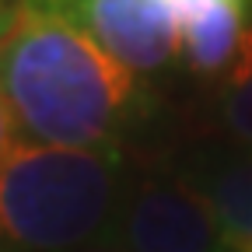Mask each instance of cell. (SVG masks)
Returning <instances> with one entry per match:
<instances>
[{"label": "cell", "instance_id": "1", "mask_svg": "<svg viewBox=\"0 0 252 252\" xmlns=\"http://www.w3.org/2000/svg\"><path fill=\"white\" fill-rule=\"evenodd\" d=\"M0 91L18 137L46 147H119L154 109L147 81L46 0L7 11Z\"/></svg>", "mask_w": 252, "mask_h": 252}, {"label": "cell", "instance_id": "2", "mask_svg": "<svg viewBox=\"0 0 252 252\" xmlns=\"http://www.w3.org/2000/svg\"><path fill=\"white\" fill-rule=\"evenodd\" d=\"M126 186L123 147L21 140L0 165V245L11 252H70L112 238Z\"/></svg>", "mask_w": 252, "mask_h": 252}, {"label": "cell", "instance_id": "3", "mask_svg": "<svg viewBox=\"0 0 252 252\" xmlns=\"http://www.w3.org/2000/svg\"><path fill=\"white\" fill-rule=\"evenodd\" d=\"M112 238L126 252H228L207 200L182 175L130 179Z\"/></svg>", "mask_w": 252, "mask_h": 252}, {"label": "cell", "instance_id": "4", "mask_svg": "<svg viewBox=\"0 0 252 252\" xmlns=\"http://www.w3.org/2000/svg\"><path fill=\"white\" fill-rule=\"evenodd\" d=\"M46 4L140 77L165 70L179 56L172 0H46Z\"/></svg>", "mask_w": 252, "mask_h": 252}, {"label": "cell", "instance_id": "5", "mask_svg": "<svg viewBox=\"0 0 252 252\" xmlns=\"http://www.w3.org/2000/svg\"><path fill=\"white\" fill-rule=\"evenodd\" d=\"M179 175L207 200L228 252H252V151L235 144L196 151Z\"/></svg>", "mask_w": 252, "mask_h": 252}, {"label": "cell", "instance_id": "6", "mask_svg": "<svg viewBox=\"0 0 252 252\" xmlns=\"http://www.w3.org/2000/svg\"><path fill=\"white\" fill-rule=\"evenodd\" d=\"M179 60L200 77H220L249 28V0H172Z\"/></svg>", "mask_w": 252, "mask_h": 252}, {"label": "cell", "instance_id": "7", "mask_svg": "<svg viewBox=\"0 0 252 252\" xmlns=\"http://www.w3.org/2000/svg\"><path fill=\"white\" fill-rule=\"evenodd\" d=\"M18 144H21V137H18L14 116H11V109H7V102H4V91H0V165L7 161V154H11Z\"/></svg>", "mask_w": 252, "mask_h": 252}, {"label": "cell", "instance_id": "8", "mask_svg": "<svg viewBox=\"0 0 252 252\" xmlns=\"http://www.w3.org/2000/svg\"><path fill=\"white\" fill-rule=\"evenodd\" d=\"M70 252H126L116 238H102V242H91V245H81V249H70Z\"/></svg>", "mask_w": 252, "mask_h": 252}, {"label": "cell", "instance_id": "9", "mask_svg": "<svg viewBox=\"0 0 252 252\" xmlns=\"http://www.w3.org/2000/svg\"><path fill=\"white\" fill-rule=\"evenodd\" d=\"M11 11V7H7ZM7 11H0V32H4V25H7Z\"/></svg>", "mask_w": 252, "mask_h": 252}, {"label": "cell", "instance_id": "10", "mask_svg": "<svg viewBox=\"0 0 252 252\" xmlns=\"http://www.w3.org/2000/svg\"><path fill=\"white\" fill-rule=\"evenodd\" d=\"M0 11H7V0H0Z\"/></svg>", "mask_w": 252, "mask_h": 252}, {"label": "cell", "instance_id": "11", "mask_svg": "<svg viewBox=\"0 0 252 252\" xmlns=\"http://www.w3.org/2000/svg\"><path fill=\"white\" fill-rule=\"evenodd\" d=\"M0 252H11V249H7V245H0Z\"/></svg>", "mask_w": 252, "mask_h": 252}]
</instances>
